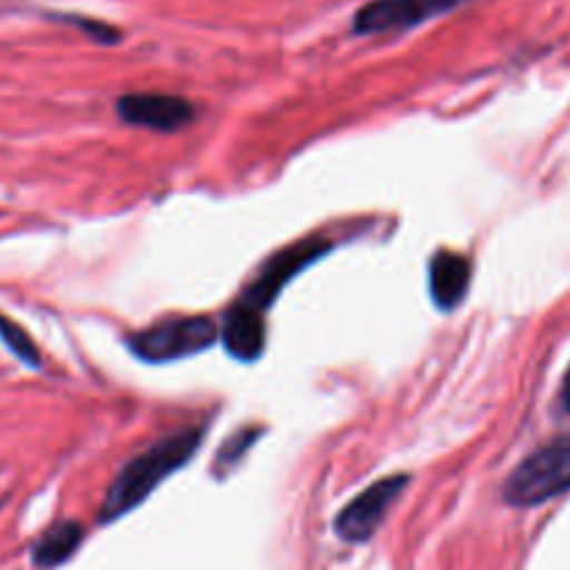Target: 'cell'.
I'll use <instances>...</instances> for the list:
<instances>
[{"label": "cell", "instance_id": "obj_1", "mask_svg": "<svg viewBox=\"0 0 570 570\" xmlns=\"http://www.w3.org/2000/svg\"><path fill=\"white\" fill-rule=\"evenodd\" d=\"M200 438H204V429H181L176 434H167L159 443L150 445L148 451H142L139 456H134L117 479L111 482V488L106 490L104 507H100V523H111L117 518H122L126 512L137 510L161 482H165L170 473L181 471L189 462V456L198 451Z\"/></svg>", "mask_w": 570, "mask_h": 570}, {"label": "cell", "instance_id": "obj_2", "mask_svg": "<svg viewBox=\"0 0 570 570\" xmlns=\"http://www.w3.org/2000/svg\"><path fill=\"white\" fill-rule=\"evenodd\" d=\"M570 490V434L557 438L529 454L504 484V499L512 507H538Z\"/></svg>", "mask_w": 570, "mask_h": 570}, {"label": "cell", "instance_id": "obj_3", "mask_svg": "<svg viewBox=\"0 0 570 570\" xmlns=\"http://www.w3.org/2000/svg\"><path fill=\"white\" fill-rule=\"evenodd\" d=\"M215 340L217 326L209 317H167V321L156 323V326L131 334L128 337V348L139 360L161 365V362L200 354L209 345H215Z\"/></svg>", "mask_w": 570, "mask_h": 570}, {"label": "cell", "instance_id": "obj_4", "mask_svg": "<svg viewBox=\"0 0 570 570\" xmlns=\"http://www.w3.org/2000/svg\"><path fill=\"white\" fill-rule=\"evenodd\" d=\"M410 476L399 473V476L379 479L376 484H371L367 490H362L351 504L343 507V512L334 521V532L345 540V543H367V540L376 534V529L382 527V521L387 518L390 507L399 501V495L404 493Z\"/></svg>", "mask_w": 570, "mask_h": 570}, {"label": "cell", "instance_id": "obj_5", "mask_svg": "<svg viewBox=\"0 0 570 570\" xmlns=\"http://www.w3.org/2000/svg\"><path fill=\"white\" fill-rule=\"evenodd\" d=\"M468 0H371L354 17L356 33H390L406 31L412 26L445 14Z\"/></svg>", "mask_w": 570, "mask_h": 570}, {"label": "cell", "instance_id": "obj_6", "mask_svg": "<svg viewBox=\"0 0 570 570\" xmlns=\"http://www.w3.org/2000/svg\"><path fill=\"white\" fill-rule=\"evenodd\" d=\"M117 115L122 122L150 128V131H181L193 122L195 106L178 95L165 92H134L117 100Z\"/></svg>", "mask_w": 570, "mask_h": 570}, {"label": "cell", "instance_id": "obj_7", "mask_svg": "<svg viewBox=\"0 0 570 570\" xmlns=\"http://www.w3.org/2000/svg\"><path fill=\"white\" fill-rule=\"evenodd\" d=\"M323 250H326V243H317V239H304V243L293 245V248L282 250L278 256H273V259L265 265V271L259 273V278L250 284L243 301L245 304H250V306H256V309L265 312L267 306L273 304V298L278 295V289H282L284 284H287L289 278L301 271V267H306L312 259H315V256H321Z\"/></svg>", "mask_w": 570, "mask_h": 570}, {"label": "cell", "instance_id": "obj_8", "mask_svg": "<svg viewBox=\"0 0 570 570\" xmlns=\"http://www.w3.org/2000/svg\"><path fill=\"white\" fill-rule=\"evenodd\" d=\"M217 337H220L223 348L239 362H254L259 360L265 351V312L256 306L234 304L226 312L223 323L217 326Z\"/></svg>", "mask_w": 570, "mask_h": 570}, {"label": "cell", "instance_id": "obj_9", "mask_svg": "<svg viewBox=\"0 0 570 570\" xmlns=\"http://www.w3.org/2000/svg\"><path fill=\"white\" fill-rule=\"evenodd\" d=\"M471 287V262L456 250H438L429 265V293L438 309L451 312Z\"/></svg>", "mask_w": 570, "mask_h": 570}, {"label": "cell", "instance_id": "obj_10", "mask_svg": "<svg viewBox=\"0 0 570 570\" xmlns=\"http://www.w3.org/2000/svg\"><path fill=\"white\" fill-rule=\"evenodd\" d=\"M81 540H83L81 523L61 521V523H56V527H50L48 532H45L42 538L33 543L31 557L39 568H56L76 554V549L81 546Z\"/></svg>", "mask_w": 570, "mask_h": 570}, {"label": "cell", "instance_id": "obj_11", "mask_svg": "<svg viewBox=\"0 0 570 570\" xmlns=\"http://www.w3.org/2000/svg\"><path fill=\"white\" fill-rule=\"evenodd\" d=\"M0 340L6 343V348L17 356L20 362H26L28 367L42 365V356H39V348L33 345V340L28 337V332L22 326H17L14 321L0 315Z\"/></svg>", "mask_w": 570, "mask_h": 570}, {"label": "cell", "instance_id": "obj_12", "mask_svg": "<svg viewBox=\"0 0 570 570\" xmlns=\"http://www.w3.org/2000/svg\"><path fill=\"white\" fill-rule=\"evenodd\" d=\"M256 434H259V429H245V432H239V434H234L232 440H228L226 443V449H223V454H220V462H217V465H234V462H239V456L245 454V451L250 449V445H254V440H256Z\"/></svg>", "mask_w": 570, "mask_h": 570}, {"label": "cell", "instance_id": "obj_13", "mask_svg": "<svg viewBox=\"0 0 570 570\" xmlns=\"http://www.w3.org/2000/svg\"><path fill=\"white\" fill-rule=\"evenodd\" d=\"M560 401H562V406H566V412H570V371H568L566 382H562V390H560Z\"/></svg>", "mask_w": 570, "mask_h": 570}]
</instances>
